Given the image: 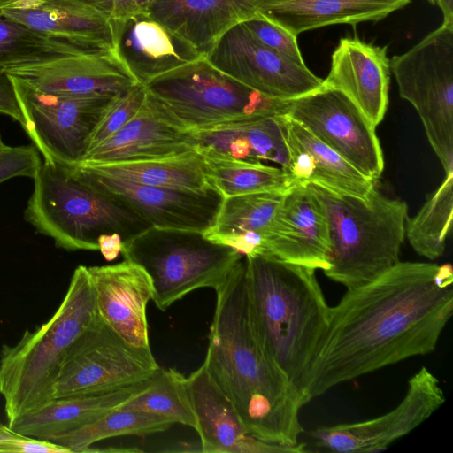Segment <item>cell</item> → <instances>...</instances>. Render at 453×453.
<instances>
[{
  "mask_svg": "<svg viewBox=\"0 0 453 453\" xmlns=\"http://www.w3.org/2000/svg\"><path fill=\"white\" fill-rule=\"evenodd\" d=\"M0 113L22 123V115L10 77L0 73Z\"/></svg>",
  "mask_w": 453,
  "mask_h": 453,
  "instance_id": "cell-41",
  "label": "cell"
},
{
  "mask_svg": "<svg viewBox=\"0 0 453 453\" xmlns=\"http://www.w3.org/2000/svg\"><path fill=\"white\" fill-rule=\"evenodd\" d=\"M195 150L193 130L185 127L147 92L136 115L118 132L90 149L79 164L104 165L152 160L175 157Z\"/></svg>",
  "mask_w": 453,
  "mask_h": 453,
  "instance_id": "cell-17",
  "label": "cell"
},
{
  "mask_svg": "<svg viewBox=\"0 0 453 453\" xmlns=\"http://www.w3.org/2000/svg\"><path fill=\"white\" fill-rule=\"evenodd\" d=\"M42 164L39 151L34 145L0 148V183L19 176L34 178Z\"/></svg>",
  "mask_w": 453,
  "mask_h": 453,
  "instance_id": "cell-38",
  "label": "cell"
},
{
  "mask_svg": "<svg viewBox=\"0 0 453 453\" xmlns=\"http://www.w3.org/2000/svg\"><path fill=\"white\" fill-rule=\"evenodd\" d=\"M449 264L399 261L375 280L347 289L330 307L304 392L332 388L415 356L434 352L453 312Z\"/></svg>",
  "mask_w": 453,
  "mask_h": 453,
  "instance_id": "cell-1",
  "label": "cell"
},
{
  "mask_svg": "<svg viewBox=\"0 0 453 453\" xmlns=\"http://www.w3.org/2000/svg\"><path fill=\"white\" fill-rule=\"evenodd\" d=\"M329 253L328 224L321 203L308 185L294 186L285 193L257 256L324 272L329 267Z\"/></svg>",
  "mask_w": 453,
  "mask_h": 453,
  "instance_id": "cell-16",
  "label": "cell"
},
{
  "mask_svg": "<svg viewBox=\"0 0 453 453\" xmlns=\"http://www.w3.org/2000/svg\"><path fill=\"white\" fill-rule=\"evenodd\" d=\"M259 0H158L150 15L205 56L230 28L257 14Z\"/></svg>",
  "mask_w": 453,
  "mask_h": 453,
  "instance_id": "cell-26",
  "label": "cell"
},
{
  "mask_svg": "<svg viewBox=\"0 0 453 453\" xmlns=\"http://www.w3.org/2000/svg\"><path fill=\"white\" fill-rule=\"evenodd\" d=\"M203 157L211 181L224 198L261 192H286L297 185L281 167L262 162Z\"/></svg>",
  "mask_w": 453,
  "mask_h": 453,
  "instance_id": "cell-31",
  "label": "cell"
},
{
  "mask_svg": "<svg viewBox=\"0 0 453 453\" xmlns=\"http://www.w3.org/2000/svg\"><path fill=\"white\" fill-rule=\"evenodd\" d=\"M146 96L143 84H137L115 96L94 129L87 152L128 123L141 109Z\"/></svg>",
  "mask_w": 453,
  "mask_h": 453,
  "instance_id": "cell-36",
  "label": "cell"
},
{
  "mask_svg": "<svg viewBox=\"0 0 453 453\" xmlns=\"http://www.w3.org/2000/svg\"><path fill=\"white\" fill-rule=\"evenodd\" d=\"M0 12L50 38L92 50H115L114 23L80 0H0Z\"/></svg>",
  "mask_w": 453,
  "mask_h": 453,
  "instance_id": "cell-20",
  "label": "cell"
},
{
  "mask_svg": "<svg viewBox=\"0 0 453 453\" xmlns=\"http://www.w3.org/2000/svg\"><path fill=\"white\" fill-rule=\"evenodd\" d=\"M0 452L72 453L58 443L20 434L4 424H0Z\"/></svg>",
  "mask_w": 453,
  "mask_h": 453,
  "instance_id": "cell-39",
  "label": "cell"
},
{
  "mask_svg": "<svg viewBox=\"0 0 453 453\" xmlns=\"http://www.w3.org/2000/svg\"><path fill=\"white\" fill-rule=\"evenodd\" d=\"M97 316L88 267L79 265L52 317L35 330H26L16 344L2 346L0 394L8 422L54 399L66 351Z\"/></svg>",
  "mask_w": 453,
  "mask_h": 453,
  "instance_id": "cell-4",
  "label": "cell"
},
{
  "mask_svg": "<svg viewBox=\"0 0 453 453\" xmlns=\"http://www.w3.org/2000/svg\"><path fill=\"white\" fill-rule=\"evenodd\" d=\"M390 72L387 46L345 37L332 54L322 86L343 93L376 127L388 109Z\"/></svg>",
  "mask_w": 453,
  "mask_h": 453,
  "instance_id": "cell-21",
  "label": "cell"
},
{
  "mask_svg": "<svg viewBox=\"0 0 453 453\" xmlns=\"http://www.w3.org/2000/svg\"><path fill=\"white\" fill-rule=\"evenodd\" d=\"M119 409L160 415L196 431L197 418L190 401L187 378L175 369H162L152 376L150 384L121 404Z\"/></svg>",
  "mask_w": 453,
  "mask_h": 453,
  "instance_id": "cell-33",
  "label": "cell"
},
{
  "mask_svg": "<svg viewBox=\"0 0 453 453\" xmlns=\"http://www.w3.org/2000/svg\"><path fill=\"white\" fill-rule=\"evenodd\" d=\"M7 75L21 111V127L42 155L43 162L66 167L77 165L88 150L94 129L118 94L41 92Z\"/></svg>",
  "mask_w": 453,
  "mask_h": 453,
  "instance_id": "cell-10",
  "label": "cell"
},
{
  "mask_svg": "<svg viewBox=\"0 0 453 453\" xmlns=\"http://www.w3.org/2000/svg\"><path fill=\"white\" fill-rule=\"evenodd\" d=\"M286 115L363 175L378 182L384 170V157L376 127L343 93L321 86L287 100Z\"/></svg>",
  "mask_w": 453,
  "mask_h": 453,
  "instance_id": "cell-12",
  "label": "cell"
},
{
  "mask_svg": "<svg viewBox=\"0 0 453 453\" xmlns=\"http://www.w3.org/2000/svg\"><path fill=\"white\" fill-rule=\"evenodd\" d=\"M244 257L256 333L289 381L306 396L307 376L330 313L316 270L273 257Z\"/></svg>",
  "mask_w": 453,
  "mask_h": 453,
  "instance_id": "cell-3",
  "label": "cell"
},
{
  "mask_svg": "<svg viewBox=\"0 0 453 453\" xmlns=\"http://www.w3.org/2000/svg\"><path fill=\"white\" fill-rule=\"evenodd\" d=\"M159 368L150 349L131 346L97 316L66 351L54 398L97 394L142 382Z\"/></svg>",
  "mask_w": 453,
  "mask_h": 453,
  "instance_id": "cell-11",
  "label": "cell"
},
{
  "mask_svg": "<svg viewBox=\"0 0 453 453\" xmlns=\"http://www.w3.org/2000/svg\"><path fill=\"white\" fill-rule=\"evenodd\" d=\"M123 240L119 234H104L98 238V250L107 261H112L121 253Z\"/></svg>",
  "mask_w": 453,
  "mask_h": 453,
  "instance_id": "cell-42",
  "label": "cell"
},
{
  "mask_svg": "<svg viewBox=\"0 0 453 453\" xmlns=\"http://www.w3.org/2000/svg\"><path fill=\"white\" fill-rule=\"evenodd\" d=\"M262 44L280 56L299 65H305L301 54L297 36L281 26L257 13L242 22Z\"/></svg>",
  "mask_w": 453,
  "mask_h": 453,
  "instance_id": "cell-37",
  "label": "cell"
},
{
  "mask_svg": "<svg viewBox=\"0 0 453 453\" xmlns=\"http://www.w3.org/2000/svg\"><path fill=\"white\" fill-rule=\"evenodd\" d=\"M308 186L327 219L326 277L350 289L375 280L400 261L408 219L404 201L385 196L377 187L363 199Z\"/></svg>",
  "mask_w": 453,
  "mask_h": 453,
  "instance_id": "cell-5",
  "label": "cell"
},
{
  "mask_svg": "<svg viewBox=\"0 0 453 453\" xmlns=\"http://www.w3.org/2000/svg\"><path fill=\"white\" fill-rule=\"evenodd\" d=\"M113 23L115 51L142 84L203 56L150 13Z\"/></svg>",
  "mask_w": 453,
  "mask_h": 453,
  "instance_id": "cell-23",
  "label": "cell"
},
{
  "mask_svg": "<svg viewBox=\"0 0 453 453\" xmlns=\"http://www.w3.org/2000/svg\"><path fill=\"white\" fill-rule=\"evenodd\" d=\"M88 270L99 318L131 346L150 349L146 309L153 288L148 273L127 259Z\"/></svg>",
  "mask_w": 453,
  "mask_h": 453,
  "instance_id": "cell-19",
  "label": "cell"
},
{
  "mask_svg": "<svg viewBox=\"0 0 453 453\" xmlns=\"http://www.w3.org/2000/svg\"><path fill=\"white\" fill-rule=\"evenodd\" d=\"M427 2L441 9L443 25L453 27V0H427Z\"/></svg>",
  "mask_w": 453,
  "mask_h": 453,
  "instance_id": "cell-43",
  "label": "cell"
},
{
  "mask_svg": "<svg viewBox=\"0 0 453 453\" xmlns=\"http://www.w3.org/2000/svg\"><path fill=\"white\" fill-rule=\"evenodd\" d=\"M82 180L127 205L151 226L206 232L214 224L223 196L137 184L71 167Z\"/></svg>",
  "mask_w": 453,
  "mask_h": 453,
  "instance_id": "cell-15",
  "label": "cell"
},
{
  "mask_svg": "<svg viewBox=\"0 0 453 453\" xmlns=\"http://www.w3.org/2000/svg\"><path fill=\"white\" fill-rule=\"evenodd\" d=\"M88 51L96 50L50 38L0 12V73L14 66Z\"/></svg>",
  "mask_w": 453,
  "mask_h": 453,
  "instance_id": "cell-35",
  "label": "cell"
},
{
  "mask_svg": "<svg viewBox=\"0 0 453 453\" xmlns=\"http://www.w3.org/2000/svg\"><path fill=\"white\" fill-rule=\"evenodd\" d=\"M201 450L207 453H300L305 444L285 447L252 436L234 405L209 376L203 365L187 378Z\"/></svg>",
  "mask_w": 453,
  "mask_h": 453,
  "instance_id": "cell-22",
  "label": "cell"
},
{
  "mask_svg": "<svg viewBox=\"0 0 453 453\" xmlns=\"http://www.w3.org/2000/svg\"><path fill=\"white\" fill-rule=\"evenodd\" d=\"M289 154L288 173L297 185L314 184L330 191L367 199L377 182L352 166L341 155L302 125L282 116Z\"/></svg>",
  "mask_w": 453,
  "mask_h": 453,
  "instance_id": "cell-24",
  "label": "cell"
},
{
  "mask_svg": "<svg viewBox=\"0 0 453 453\" xmlns=\"http://www.w3.org/2000/svg\"><path fill=\"white\" fill-rule=\"evenodd\" d=\"M35 90L53 94H120L142 84L115 50H96L57 57L8 69Z\"/></svg>",
  "mask_w": 453,
  "mask_h": 453,
  "instance_id": "cell-18",
  "label": "cell"
},
{
  "mask_svg": "<svg viewBox=\"0 0 453 453\" xmlns=\"http://www.w3.org/2000/svg\"><path fill=\"white\" fill-rule=\"evenodd\" d=\"M400 96L418 112L445 173L453 172V27L441 24L390 59Z\"/></svg>",
  "mask_w": 453,
  "mask_h": 453,
  "instance_id": "cell-9",
  "label": "cell"
},
{
  "mask_svg": "<svg viewBox=\"0 0 453 453\" xmlns=\"http://www.w3.org/2000/svg\"><path fill=\"white\" fill-rule=\"evenodd\" d=\"M173 423L160 415L116 408L96 421L58 438L54 442L74 452H87L97 441L121 435L145 436L164 432Z\"/></svg>",
  "mask_w": 453,
  "mask_h": 453,
  "instance_id": "cell-32",
  "label": "cell"
},
{
  "mask_svg": "<svg viewBox=\"0 0 453 453\" xmlns=\"http://www.w3.org/2000/svg\"><path fill=\"white\" fill-rule=\"evenodd\" d=\"M217 299L203 366L255 438L297 447L299 417L309 403L276 365L254 328L244 256L215 289Z\"/></svg>",
  "mask_w": 453,
  "mask_h": 453,
  "instance_id": "cell-2",
  "label": "cell"
},
{
  "mask_svg": "<svg viewBox=\"0 0 453 453\" xmlns=\"http://www.w3.org/2000/svg\"><path fill=\"white\" fill-rule=\"evenodd\" d=\"M453 173H445L418 213L408 218L405 237L412 249L430 260L441 257L452 228Z\"/></svg>",
  "mask_w": 453,
  "mask_h": 453,
  "instance_id": "cell-30",
  "label": "cell"
},
{
  "mask_svg": "<svg viewBox=\"0 0 453 453\" xmlns=\"http://www.w3.org/2000/svg\"><path fill=\"white\" fill-rule=\"evenodd\" d=\"M24 218L36 232L69 251L98 250V238L123 242L151 227L127 205L80 179L71 167L41 164Z\"/></svg>",
  "mask_w": 453,
  "mask_h": 453,
  "instance_id": "cell-6",
  "label": "cell"
},
{
  "mask_svg": "<svg viewBox=\"0 0 453 453\" xmlns=\"http://www.w3.org/2000/svg\"><path fill=\"white\" fill-rule=\"evenodd\" d=\"M151 378L106 392L54 398L9 421L8 426L20 434L54 442L119 408L142 391Z\"/></svg>",
  "mask_w": 453,
  "mask_h": 453,
  "instance_id": "cell-28",
  "label": "cell"
},
{
  "mask_svg": "<svg viewBox=\"0 0 453 453\" xmlns=\"http://www.w3.org/2000/svg\"><path fill=\"white\" fill-rule=\"evenodd\" d=\"M121 254L148 273L162 311L198 288L217 289L243 257L203 232L154 226L124 241Z\"/></svg>",
  "mask_w": 453,
  "mask_h": 453,
  "instance_id": "cell-7",
  "label": "cell"
},
{
  "mask_svg": "<svg viewBox=\"0 0 453 453\" xmlns=\"http://www.w3.org/2000/svg\"><path fill=\"white\" fill-rule=\"evenodd\" d=\"M79 165L99 175L142 185L197 193L217 189L208 175L204 157L196 150L159 159Z\"/></svg>",
  "mask_w": 453,
  "mask_h": 453,
  "instance_id": "cell-29",
  "label": "cell"
},
{
  "mask_svg": "<svg viewBox=\"0 0 453 453\" xmlns=\"http://www.w3.org/2000/svg\"><path fill=\"white\" fill-rule=\"evenodd\" d=\"M411 0H259L257 12L297 36L324 27L378 22Z\"/></svg>",
  "mask_w": 453,
  "mask_h": 453,
  "instance_id": "cell-27",
  "label": "cell"
},
{
  "mask_svg": "<svg viewBox=\"0 0 453 453\" xmlns=\"http://www.w3.org/2000/svg\"><path fill=\"white\" fill-rule=\"evenodd\" d=\"M204 58L221 73L271 99H294L322 86L323 79L306 65L267 48L242 22L226 31Z\"/></svg>",
  "mask_w": 453,
  "mask_h": 453,
  "instance_id": "cell-13",
  "label": "cell"
},
{
  "mask_svg": "<svg viewBox=\"0 0 453 453\" xmlns=\"http://www.w3.org/2000/svg\"><path fill=\"white\" fill-rule=\"evenodd\" d=\"M143 85L190 130L286 114L287 101L268 98L244 86L213 67L204 56Z\"/></svg>",
  "mask_w": 453,
  "mask_h": 453,
  "instance_id": "cell-8",
  "label": "cell"
},
{
  "mask_svg": "<svg viewBox=\"0 0 453 453\" xmlns=\"http://www.w3.org/2000/svg\"><path fill=\"white\" fill-rule=\"evenodd\" d=\"M282 116L255 117L193 130L196 150L205 157L270 161L288 173L289 154Z\"/></svg>",
  "mask_w": 453,
  "mask_h": 453,
  "instance_id": "cell-25",
  "label": "cell"
},
{
  "mask_svg": "<svg viewBox=\"0 0 453 453\" xmlns=\"http://www.w3.org/2000/svg\"><path fill=\"white\" fill-rule=\"evenodd\" d=\"M4 144V142H3V140H2V137H1V134H0V148H1Z\"/></svg>",
  "mask_w": 453,
  "mask_h": 453,
  "instance_id": "cell-44",
  "label": "cell"
},
{
  "mask_svg": "<svg viewBox=\"0 0 453 453\" xmlns=\"http://www.w3.org/2000/svg\"><path fill=\"white\" fill-rule=\"evenodd\" d=\"M286 192H261L225 197L213 226L203 235L209 239L253 234L263 239Z\"/></svg>",
  "mask_w": 453,
  "mask_h": 453,
  "instance_id": "cell-34",
  "label": "cell"
},
{
  "mask_svg": "<svg viewBox=\"0 0 453 453\" xmlns=\"http://www.w3.org/2000/svg\"><path fill=\"white\" fill-rule=\"evenodd\" d=\"M444 402L440 380L423 366L409 380L404 397L392 411L365 421L319 426L309 434L320 450L380 452L418 426Z\"/></svg>",
  "mask_w": 453,
  "mask_h": 453,
  "instance_id": "cell-14",
  "label": "cell"
},
{
  "mask_svg": "<svg viewBox=\"0 0 453 453\" xmlns=\"http://www.w3.org/2000/svg\"><path fill=\"white\" fill-rule=\"evenodd\" d=\"M100 11L112 22L123 21L131 17L149 13L158 0H80Z\"/></svg>",
  "mask_w": 453,
  "mask_h": 453,
  "instance_id": "cell-40",
  "label": "cell"
}]
</instances>
